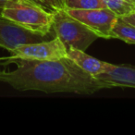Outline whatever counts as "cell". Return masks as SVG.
Instances as JSON below:
<instances>
[{"mask_svg":"<svg viewBox=\"0 0 135 135\" xmlns=\"http://www.w3.org/2000/svg\"><path fill=\"white\" fill-rule=\"evenodd\" d=\"M121 19L123 20L124 21H126V22L131 23V24H132L135 26V12L129 14V15L124 16V17H122Z\"/></svg>","mask_w":135,"mask_h":135,"instance_id":"obj_13","label":"cell"},{"mask_svg":"<svg viewBox=\"0 0 135 135\" xmlns=\"http://www.w3.org/2000/svg\"><path fill=\"white\" fill-rule=\"evenodd\" d=\"M1 65L13 64L14 70H0V81L15 90L40 91L45 94L72 93L93 94L107 86L94 76L83 70L70 58L31 60L0 57Z\"/></svg>","mask_w":135,"mask_h":135,"instance_id":"obj_1","label":"cell"},{"mask_svg":"<svg viewBox=\"0 0 135 135\" xmlns=\"http://www.w3.org/2000/svg\"><path fill=\"white\" fill-rule=\"evenodd\" d=\"M66 7L77 9H94L107 8L102 0H65Z\"/></svg>","mask_w":135,"mask_h":135,"instance_id":"obj_11","label":"cell"},{"mask_svg":"<svg viewBox=\"0 0 135 135\" xmlns=\"http://www.w3.org/2000/svg\"><path fill=\"white\" fill-rule=\"evenodd\" d=\"M132 1H133V2H135V0H132Z\"/></svg>","mask_w":135,"mask_h":135,"instance_id":"obj_15","label":"cell"},{"mask_svg":"<svg viewBox=\"0 0 135 135\" xmlns=\"http://www.w3.org/2000/svg\"><path fill=\"white\" fill-rule=\"evenodd\" d=\"M53 30L56 35L67 46L85 51L99 36L90 28L73 18L65 9L54 12Z\"/></svg>","mask_w":135,"mask_h":135,"instance_id":"obj_3","label":"cell"},{"mask_svg":"<svg viewBox=\"0 0 135 135\" xmlns=\"http://www.w3.org/2000/svg\"><path fill=\"white\" fill-rule=\"evenodd\" d=\"M66 11L95 32L99 38L111 39V32L118 16L107 8L77 9L66 8Z\"/></svg>","mask_w":135,"mask_h":135,"instance_id":"obj_5","label":"cell"},{"mask_svg":"<svg viewBox=\"0 0 135 135\" xmlns=\"http://www.w3.org/2000/svg\"><path fill=\"white\" fill-rule=\"evenodd\" d=\"M9 1H12V0H0V16H1V12L4 9V8L6 7V5L8 4Z\"/></svg>","mask_w":135,"mask_h":135,"instance_id":"obj_14","label":"cell"},{"mask_svg":"<svg viewBox=\"0 0 135 135\" xmlns=\"http://www.w3.org/2000/svg\"><path fill=\"white\" fill-rule=\"evenodd\" d=\"M55 36L56 33L42 34L33 32L0 16V47L7 49L8 52L16 47L50 40Z\"/></svg>","mask_w":135,"mask_h":135,"instance_id":"obj_6","label":"cell"},{"mask_svg":"<svg viewBox=\"0 0 135 135\" xmlns=\"http://www.w3.org/2000/svg\"><path fill=\"white\" fill-rule=\"evenodd\" d=\"M33 2L41 5L45 9L51 12H56L60 9H65L67 7L65 0H32Z\"/></svg>","mask_w":135,"mask_h":135,"instance_id":"obj_12","label":"cell"},{"mask_svg":"<svg viewBox=\"0 0 135 135\" xmlns=\"http://www.w3.org/2000/svg\"><path fill=\"white\" fill-rule=\"evenodd\" d=\"M105 6L122 18L135 12V2L132 0H102Z\"/></svg>","mask_w":135,"mask_h":135,"instance_id":"obj_10","label":"cell"},{"mask_svg":"<svg viewBox=\"0 0 135 135\" xmlns=\"http://www.w3.org/2000/svg\"><path fill=\"white\" fill-rule=\"evenodd\" d=\"M67 56L73 62H75L81 70L91 74L92 76H96L105 72L110 65V63L97 59L86 54L85 51L80 50V49L68 48Z\"/></svg>","mask_w":135,"mask_h":135,"instance_id":"obj_8","label":"cell"},{"mask_svg":"<svg viewBox=\"0 0 135 135\" xmlns=\"http://www.w3.org/2000/svg\"><path fill=\"white\" fill-rule=\"evenodd\" d=\"M11 58L31 60H56L67 57L68 48L62 41L55 36L50 40L28 44L9 51Z\"/></svg>","mask_w":135,"mask_h":135,"instance_id":"obj_4","label":"cell"},{"mask_svg":"<svg viewBox=\"0 0 135 135\" xmlns=\"http://www.w3.org/2000/svg\"><path fill=\"white\" fill-rule=\"evenodd\" d=\"M107 89L113 87L135 89V66L111 64L105 72L94 76Z\"/></svg>","mask_w":135,"mask_h":135,"instance_id":"obj_7","label":"cell"},{"mask_svg":"<svg viewBox=\"0 0 135 135\" xmlns=\"http://www.w3.org/2000/svg\"><path fill=\"white\" fill-rule=\"evenodd\" d=\"M111 35L114 39H119L127 44L135 45V26L124 21L121 18H118L114 24Z\"/></svg>","mask_w":135,"mask_h":135,"instance_id":"obj_9","label":"cell"},{"mask_svg":"<svg viewBox=\"0 0 135 135\" xmlns=\"http://www.w3.org/2000/svg\"><path fill=\"white\" fill-rule=\"evenodd\" d=\"M53 16L54 12L32 0H12L1 12V17L42 34L55 33L52 27Z\"/></svg>","mask_w":135,"mask_h":135,"instance_id":"obj_2","label":"cell"}]
</instances>
